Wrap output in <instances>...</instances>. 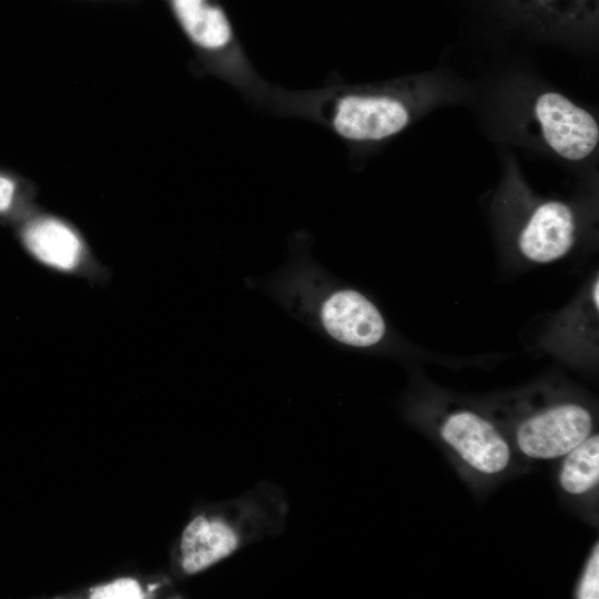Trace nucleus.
I'll list each match as a JSON object with an SVG mask.
<instances>
[{
  "mask_svg": "<svg viewBox=\"0 0 599 599\" xmlns=\"http://www.w3.org/2000/svg\"><path fill=\"white\" fill-rule=\"evenodd\" d=\"M203 73L235 89L264 109L273 84L256 71L232 24L215 0H167Z\"/></svg>",
  "mask_w": 599,
  "mask_h": 599,
  "instance_id": "obj_2",
  "label": "nucleus"
},
{
  "mask_svg": "<svg viewBox=\"0 0 599 599\" xmlns=\"http://www.w3.org/2000/svg\"><path fill=\"white\" fill-rule=\"evenodd\" d=\"M143 597L140 585L129 578H122L91 590L93 599H140Z\"/></svg>",
  "mask_w": 599,
  "mask_h": 599,
  "instance_id": "obj_11",
  "label": "nucleus"
},
{
  "mask_svg": "<svg viewBox=\"0 0 599 599\" xmlns=\"http://www.w3.org/2000/svg\"><path fill=\"white\" fill-rule=\"evenodd\" d=\"M592 429L593 418L587 407L561 402L525 418L516 430V440L529 458L556 459L582 443Z\"/></svg>",
  "mask_w": 599,
  "mask_h": 599,
  "instance_id": "obj_5",
  "label": "nucleus"
},
{
  "mask_svg": "<svg viewBox=\"0 0 599 599\" xmlns=\"http://www.w3.org/2000/svg\"><path fill=\"white\" fill-rule=\"evenodd\" d=\"M509 194L517 204L512 243L521 258L532 264H549L561 260L573 248L579 219L570 204L536 197L516 180L510 183Z\"/></svg>",
  "mask_w": 599,
  "mask_h": 599,
  "instance_id": "obj_3",
  "label": "nucleus"
},
{
  "mask_svg": "<svg viewBox=\"0 0 599 599\" xmlns=\"http://www.w3.org/2000/svg\"><path fill=\"white\" fill-rule=\"evenodd\" d=\"M439 433L445 443L475 470L496 475L510 460V448L495 425L475 412L461 409L446 416Z\"/></svg>",
  "mask_w": 599,
  "mask_h": 599,
  "instance_id": "obj_6",
  "label": "nucleus"
},
{
  "mask_svg": "<svg viewBox=\"0 0 599 599\" xmlns=\"http://www.w3.org/2000/svg\"><path fill=\"white\" fill-rule=\"evenodd\" d=\"M560 466L559 484L570 495H583L599 483V436L591 434L566 454Z\"/></svg>",
  "mask_w": 599,
  "mask_h": 599,
  "instance_id": "obj_10",
  "label": "nucleus"
},
{
  "mask_svg": "<svg viewBox=\"0 0 599 599\" xmlns=\"http://www.w3.org/2000/svg\"><path fill=\"white\" fill-rule=\"evenodd\" d=\"M549 1H551V0H549Z\"/></svg>",
  "mask_w": 599,
  "mask_h": 599,
  "instance_id": "obj_14",
  "label": "nucleus"
},
{
  "mask_svg": "<svg viewBox=\"0 0 599 599\" xmlns=\"http://www.w3.org/2000/svg\"><path fill=\"white\" fill-rule=\"evenodd\" d=\"M318 319L335 341L353 347H370L386 334L387 325L379 308L353 288L334 290L319 304Z\"/></svg>",
  "mask_w": 599,
  "mask_h": 599,
  "instance_id": "obj_7",
  "label": "nucleus"
},
{
  "mask_svg": "<svg viewBox=\"0 0 599 599\" xmlns=\"http://www.w3.org/2000/svg\"><path fill=\"white\" fill-rule=\"evenodd\" d=\"M16 194V182L11 177L0 174V213L8 211L12 206Z\"/></svg>",
  "mask_w": 599,
  "mask_h": 599,
  "instance_id": "obj_13",
  "label": "nucleus"
},
{
  "mask_svg": "<svg viewBox=\"0 0 599 599\" xmlns=\"http://www.w3.org/2000/svg\"><path fill=\"white\" fill-rule=\"evenodd\" d=\"M424 80L405 77L375 84L329 83L287 90L272 85L263 110L331 131L352 149L378 146L406 130L424 111Z\"/></svg>",
  "mask_w": 599,
  "mask_h": 599,
  "instance_id": "obj_1",
  "label": "nucleus"
},
{
  "mask_svg": "<svg viewBox=\"0 0 599 599\" xmlns=\"http://www.w3.org/2000/svg\"><path fill=\"white\" fill-rule=\"evenodd\" d=\"M599 550L596 544L579 581L576 596L580 599H597L599 596Z\"/></svg>",
  "mask_w": 599,
  "mask_h": 599,
  "instance_id": "obj_12",
  "label": "nucleus"
},
{
  "mask_svg": "<svg viewBox=\"0 0 599 599\" xmlns=\"http://www.w3.org/2000/svg\"><path fill=\"white\" fill-rule=\"evenodd\" d=\"M236 547L237 537L226 524L199 516L182 536V567L187 573H195L227 557Z\"/></svg>",
  "mask_w": 599,
  "mask_h": 599,
  "instance_id": "obj_9",
  "label": "nucleus"
},
{
  "mask_svg": "<svg viewBox=\"0 0 599 599\" xmlns=\"http://www.w3.org/2000/svg\"><path fill=\"white\" fill-rule=\"evenodd\" d=\"M530 114L542 143L566 161L580 162L598 146V121L562 93L540 92L531 103Z\"/></svg>",
  "mask_w": 599,
  "mask_h": 599,
  "instance_id": "obj_4",
  "label": "nucleus"
},
{
  "mask_svg": "<svg viewBox=\"0 0 599 599\" xmlns=\"http://www.w3.org/2000/svg\"><path fill=\"white\" fill-rule=\"evenodd\" d=\"M23 243L42 263L62 271L74 268L82 256L78 234L64 222L40 216L24 227Z\"/></svg>",
  "mask_w": 599,
  "mask_h": 599,
  "instance_id": "obj_8",
  "label": "nucleus"
}]
</instances>
